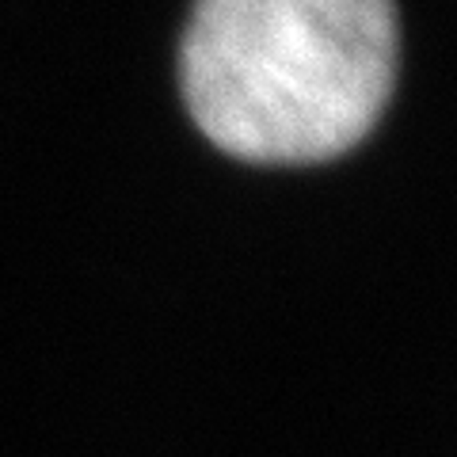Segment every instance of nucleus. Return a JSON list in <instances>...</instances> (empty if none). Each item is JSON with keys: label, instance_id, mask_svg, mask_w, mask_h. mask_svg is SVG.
Wrapping results in <instances>:
<instances>
[{"label": "nucleus", "instance_id": "obj_1", "mask_svg": "<svg viewBox=\"0 0 457 457\" xmlns=\"http://www.w3.org/2000/svg\"><path fill=\"white\" fill-rule=\"evenodd\" d=\"M183 99L221 153L320 164L374 130L396 77L393 0H198Z\"/></svg>", "mask_w": 457, "mask_h": 457}]
</instances>
